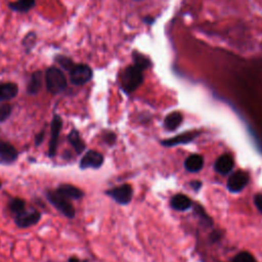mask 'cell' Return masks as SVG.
I'll return each mask as SVG.
<instances>
[{
    "label": "cell",
    "instance_id": "obj_4",
    "mask_svg": "<svg viewBox=\"0 0 262 262\" xmlns=\"http://www.w3.org/2000/svg\"><path fill=\"white\" fill-rule=\"evenodd\" d=\"M68 73L70 82L75 86L85 85L93 78V71L86 63L75 62Z\"/></svg>",
    "mask_w": 262,
    "mask_h": 262
},
{
    "label": "cell",
    "instance_id": "obj_5",
    "mask_svg": "<svg viewBox=\"0 0 262 262\" xmlns=\"http://www.w3.org/2000/svg\"><path fill=\"white\" fill-rule=\"evenodd\" d=\"M62 127V119L59 115H54L50 123V139L48 145V157L53 158L57 151L58 138Z\"/></svg>",
    "mask_w": 262,
    "mask_h": 262
},
{
    "label": "cell",
    "instance_id": "obj_18",
    "mask_svg": "<svg viewBox=\"0 0 262 262\" xmlns=\"http://www.w3.org/2000/svg\"><path fill=\"white\" fill-rule=\"evenodd\" d=\"M36 5V0H16L8 3V8L12 11L26 13L32 10Z\"/></svg>",
    "mask_w": 262,
    "mask_h": 262
},
{
    "label": "cell",
    "instance_id": "obj_29",
    "mask_svg": "<svg viewBox=\"0 0 262 262\" xmlns=\"http://www.w3.org/2000/svg\"><path fill=\"white\" fill-rule=\"evenodd\" d=\"M254 204L256 208L262 213V193H257L254 196Z\"/></svg>",
    "mask_w": 262,
    "mask_h": 262
},
{
    "label": "cell",
    "instance_id": "obj_20",
    "mask_svg": "<svg viewBox=\"0 0 262 262\" xmlns=\"http://www.w3.org/2000/svg\"><path fill=\"white\" fill-rule=\"evenodd\" d=\"M183 120L182 114L179 112H172L169 115L166 116L165 120H164V126L167 130L169 131H173L176 128L179 127V125L181 124Z\"/></svg>",
    "mask_w": 262,
    "mask_h": 262
},
{
    "label": "cell",
    "instance_id": "obj_28",
    "mask_svg": "<svg viewBox=\"0 0 262 262\" xmlns=\"http://www.w3.org/2000/svg\"><path fill=\"white\" fill-rule=\"evenodd\" d=\"M44 138H45V130L43 129V130L39 131V132L35 135V138H34V143H35V145H36V146H39V145L43 142Z\"/></svg>",
    "mask_w": 262,
    "mask_h": 262
},
{
    "label": "cell",
    "instance_id": "obj_33",
    "mask_svg": "<svg viewBox=\"0 0 262 262\" xmlns=\"http://www.w3.org/2000/svg\"><path fill=\"white\" fill-rule=\"evenodd\" d=\"M68 262H85V261H82V260H80L79 258L73 256V257H70V258H69Z\"/></svg>",
    "mask_w": 262,
    "mask_h": 262
},
{
    "label": "cell",
    "instance_id": "obj_2",
    "mask_svg": "<svg viewBox=\"0 0 262 262\" xmlns=\"http://www.w3.org/2000/svg\"><path fill=\"white\" fill-rule=\"evenodd\" d=\"M45 84L47 91L53 95L63 92L68 86L63 72L57 67H49L45 71Z\"/></svg>",
    "mask_w": 262,
    "mask_h": 262
},
{
    "label": "cell",
    "instance_id": "obj_15",
    "mask_svg": "<svg viewBox=\"0 0 262 262\" xmlns=\"http://www.w3.org/2000/svg\"><path fill=\"white\" fill-rule=\"evenodd\" d=\"M18 93V86L13 82L0 83V102L13 99Z\"/></svg>",
    "mask_w": 262,
    "mask_h": 262
},
{
    "label": "cell",
    "instance_id": "obj_23",
    "mask_svg": "<svg viewBox=\"0 0 262 262\" xmlns=\"http://www.w3.org/2000/svg\"><path fill=\"white\" fill-rule=\"evenodd\" d=\"M192 206H193V210H194V213L199 216V218L201 219V222L203 224H205L206 226H211L213 224V220L211 219V217L205 212L204 208L196 204V203H192Z\"/></svg>",
    "mask_w": 262,
    "mask_h": 262
},
{
    "label": "cell",
    "instance_id": "obj_14",
    "mask_svg": "<svg viewBox=\"0 0 262 262\" xmlns=\"http://www.w3.org/2000/svg\"><path fill=\"white\" fill-rule=\"evenodd\" d=\"M43 83V73L41 71H35L31 74L27 84V93L29 95H36L40 92Z\"/></svg>",
    "mask_w": 262,
    "mask_h": 262
},
{
    "label": "cell",
    "instance_id": "obj_6",
    "mask_svg": "<svg viewBox=\"0 0 262 262\" xmlns=\"http://www.w3.org/2000/svg\"><path fill=\"white\" fill-rule=\"evenodd\" d=\"M105 194L111 196L119 205H127L131 202V199L133 195V189L130 184L124 183L120 186L106 190Z\"/></svg>",
    "mask_w": 262,
    "mask_h": 262
},
{
    "label": "cell",
    "instance_id": "obj_8",
    "mask_svg": "<svg viewBox=\"0 0 262 262\" xmlns=\"http://www.w3.org/2000/svg\"><path fill=\"white\" fill-rule=\"evenodd\" d=\"M103 161H104L103 156L99 151L90 149V150L86 151V154L82 157V159L79 163V167L82 170H85L88 168L98 169L102 166Z\"/></svg>",
    "mask_w": 262,
    "mask_h": 262
},
{
    "label": "cell",
    "instance_id": "obj_19",
    "mask_svg": "<svg viewBox=\"0 0 262 262\" xmlns=\"http://www.w3.org/2000/svg\"><path fill=\"white\" fill-rule=\"evenodd\" d=\"M204 166V159L200 155H191L189 156L185 162H184V167L188 172H199L202 170Z\"/></svg>",
    "mask_w": 262,
    "mask_h": 262
},
{
    "label": "cell",
    "instance_id": "obj_26",
    "mask_svg": "<svg viewBox=\"0 0 262 262\" xmlns=\"http://www.w3.org/2000/svg\"><path fill=\"white\" fill-rule=\"evenodd\" d=\"M231 262H256L252 254L248 252H241L234 256Z\"/></svg>",
    "mask_w": 262,
    "mask_h": 262
},
{
    "label": "cell",
    "instance_id": "obj_11",
    "mask_svg": "<svg viewBox=\"0 0 262 262\" xmlns=\"http://www.w3.org/2000/svg\"><path fill=\"white\" fill-rule=\"evenodd\" d=\"M55 190L68 200H80L84 196L83 190L70 183H62L58 185Z\"/></svg>",
    "mask_w": 262,
    "mask_h": 262
},
{
    "label": "cell",
    "instance_id": "obj_17",
    "mask_svg": "<svg viewBox=\"0 0 262 262\" xmlns=\"http://www.w3.org/2000/svg\"><path fill=\"white\" fill-rule=\"evenodd\" d=\"M68 141L71 143L77 155H81L86 148L84 140L81 138L79 131L76 129H72L71 132L68 134Z\"/></svg>",
    "mask_w": 262,
    "mask_h": 262
},
{
    "label": "cell",
    "instance_id": "obj_27",
    "mask_svg": "<svg viewBox=\"0 0 262 262\" xmlns=\"http://www.w3.org/2000/svg\"><path fill=\"white\" fill-rule=\"evenodd\" d=\"M102 139L103 141L108 144V145H113L115 142H116V139H117V136L115 133L113 132H105L103 135H102Z\"/></svg>",
    "mask_w": 262,
    "mask_h": 262
},
{
    "label": "cell",
    "instance_id": "obj_21",
    "mask_svg": "<svg viewBox=\"0 0 262 262\" xmlns=\"http://www.w3.org/2000/svg\"><path fill=\"white\" fill-rule=\"evenodd\" d=\"M36 43H37V35L34 31L28 32L21 40V45L26 53H30L34 49Z\"/></svg>",
    "mask_w": 262,
    "mask_h": 262
},
{
    "label": "cell",
    "instance_id": "obj_22",
    "mask_svg": "<svg viewBox=\"0 0 262 262\" xmlns=\"http://www.w3.org/2000/svg\"><path fill=\"white\" fill-rule=\"evenodd\" d=\"M7 207L8 210L15 216L26 209V202L20 198H13L8 202Z\"/></svg>",
    "mask_w": 262,
    "mask_h": 262
},
{
    "label": "cell",
    "instance_id": "obj_12",
    "mask_svg": "<svg viewBox=\"0 0 262 262\" xmlns=\"http://www.w3.org/2000/svg\"><path fill=\"white\" fill-rule=\"evenodd\" d=\"M233 165L234 162L232 157L229 154H224L216 160L214 164V169L220 175H227L232 170Z\"/></svg>",
    "mask_w": 262,
    "mask_h": 262
},
{
    "label": "cell",
    "instance_id": "obj_13",
    "mask_svg": "<svg viewBox=\"0 0 262 262\" xmlns=\"http://www.w3.org/2000/svg\"><path fill=\"white\" fill-rule=\"evenodd\" d=\"M199 132H185L182 134H179L175 137L169 138V139H164L161 141V144L164 146H175L178 144H185L188 143L190 141H192L196 136H199Z\"/></svg>",
    "mask_w": 262,
    "mask_h": 262
},
{
    "label": "cell",
    "instance_id": "obj_32",
    "mask_svg": "<svg viewBox=\"0 0 262 262\" xmlns=\"http://www.w3.org/2000/svg\"><path fill=\"white\" fill-rule=\"evenodd\" d=\"M143 21H144L145 24H147V25H151V24L155 21V18H152L151 16H145L144 19H143Z\"/></svg>",
    "mask_w": 262,
    "mask_h": 262
},
{
    "label": "cell",
    "instance_id": "obj_10",
    "mask_svg": "<svg viewBox=\"0 0 262 262\" xmlns=\"http://www.w3.org/2000/svg\"><path fill=\"white\" fill-rule=\"evenodd\" d=\"M18 152L9 142L0 140V161L4 164H11L17 160Z\"/></svg>",
    "mask_w": 262,
    "mask_h": 262
},
{
    "label": "cell",
    "instance_id": "obj_35",
    "mask_svg": "<svg viewBox=\"0 0 262 262\" xmlns=\"http://www.w3.org/2000/svg\"><path fill=\"white\" fill-rule=\"evenodd\" d=\"M134 1H140V0H134Z\"/></svg>",
    "mask_w": 262,
    "mask_h": 262
},
{
    "label": "cell",
    "instance_id": "obj_31",
    "mask_svg": "<svg viewBox=\"0 0 262 262\" xmlns=\"http://www.w3.org/2000/svg\"><path fill=\"white\" fill-rule=\"evenodd\" d=\"M220 237V234L217 232V231H214L212 234H211V239L212 242H217Z\"/></svg>",
    "mask_w": 262,
    "mask_h": 262
},
{
    "label": "cell",
    "instance_id": "obj_1",
    "mask_svg": "<svg viewBox=\"0 0 262 262\" xmlns=\"http://www.w3.org/2000/svg\"><path fill=\"white\" fill-rule=\"evenodd\" d=\"M132 56L133 62L126 67L120 76V85L126 94L132 93L141 85L143 81V71L151 63L147 56L137 51H134Z\"/></svg>",
    "mask_w": 262,
    "mask_h": 262
},
{
    "label": "cell",
    "instance_id": "obj_16",
    "mask_svg": "<svg viewBox=\"0 0 262 262\" xmlns=\"http://www.w3.org/2000/svg\"><path fill=\"white\" fill-rule=\"evenodd\" d=\"M170 206L176 211H186L192 206V201L187 195L178 193L172 196Z\"/></svg>",
    "mask_w": 262,
    "mask_h": 262
},
{
    "label": "cell",
    "instance_id": "obj_34",
    "mask_svg": "<svg viewBox=\"0 0 262 262\" xmlns=\"http://www.w3.org/2000/svg\"><path fill=\"white\" fill-rule=\"evenodd\" d=\"M1 186H2V184H1V181H0V188H1Z\"/></svg>",
    "mask_w": 262,
    "mask_h": 262
},
{
    "label": "cell",
    "instance_id": "obj_25",
    "mask_svg": "<svg viewBox=\"0 0 262 262\" xmlns=\"http://www.w3.org/2000/svg\"><path fill=\"white\" fill-rule=\"evenodd\" d=\"M12 113V105L10 103L0 104V123L5 122Z\"/></svg>",
    "mask_w": 262,
    "mask_h": 262
},
{
    "label": "cell",
    "instance_id": "obj_7",
    "mask_svg": "<svg viewBox=\"0 0 262 262\" xmlns=\"http://www.w3.org/2000/svg\"><path fill=\"white\" fill-rule=\"evenodd\" d=\"M41 219V213L37 210H24L14 216V223L19 228H27L37 224Z\"/></svg>",
    "mask_w": 262,
    "mask_h": 262
},
{
    "label": "cell",
    "instance_id": "obj_24",
    "mask_svg": "<svg viewBox=\"0 0 262 262\" xmlns=\"http://www.w3.org/2000/svg\"><path fill=\"white\" fill-rule=\"evenodd\" d=\"M54 61H55L62 70L67 71V72H69L70 69H71V68L74 66V63H75V61H74L71 57L66 56V55H62V54H57V55H55Z\"/></svg>",
    "mask_w": 262,
    "mask_h": 262
},
{
    "label": "cell",
    "instance_id": "obj_30",
    "mask_svg": "<svg viewBox=\"0 0 262 262\" xmlns=\"http://www.w3.org/2000/svg\"><path fill=\"white\" fill-rule=\"evenodd\" d=\"M190 186L195 190V191H199V189L202 187V182L199 181V180H193L190 182Z\"/></svg>",
    "mask_w": 262,
    "mask_h": 262
},
{
    "label": "cell",
    "instance_id": "obj_3",
    "mask_svg": "<svg viewBox=\"0 0 262 262\" xmlns=\"http://www.w3.org/2000/svg\"><path fill=\"white\" fill-rule=\"evenodd\" d=\"M46 199L64 217L72 219L76 216L75 207L70 202V200L59 194L56 190H48L46 192Z\"/></svg>",
    "mask_w": 262,
    "mask_h": 262
},
{
    "label": "cell",
    "instance_id": "obj_9",
    "mask_svg": "<svg viewBox=\"0 0 262 262\" xmlns=\"http://www.w3.org/2000/svg\"><path fill=\"white\" fill-rule=\"evenodd\" d=\"M249 182V175L244 171H236L232 173L227 179V189L230 192L242 191Z\"/></svg>",
    "mask_w": 262,
    "mask_h": 262
}]
</instances>
